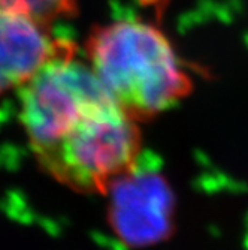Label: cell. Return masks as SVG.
Listing matches in <instances>:
<instances>
[{"label": "cell", "mask_w": 248, "mask_h": 250, "mask_svg": "<svg viewBox=\"0 0 248 250\" xmlns=\"http://www.w3.org/2000/svg\"><path fill=\"white\" fill-rule=\"evenodd\" d=\"M87 56L109 96L134 120L171 108L191 88L169 39L142 21L96 27L87 41Z\"/></svg>", "instance_id": "6da1fadb"}, {"label": "cell", "mask_w": 248, "mask_h": 250, "mask_svg": "<svg viewBox=\"0 0 248 250\" xmlns=\"http://www.w3.org/2000/svg\"><path fill=\"white\" fill-rule=\"evenodd\" d=\"M139 143L134 119L109 99L84 116L39 161L74 189L97 192L134 165Z\"/></svg>", "instance_id": "7a4b0ae2"}, {"label": "cell", "mask_w": 248, "mask_h": 250, "mask_svg": "<svg viewBox=\"0 0 248 250\" xmlns=\"http://www.w3.org/2000/svg\"><path fill=\"white\" fill-rule=\"evenodd\" d=\"M69 41L21 85V122L32 148L42 156L93 108L112 99Z\"/></svg>", "instance_id": "3957f363"}, {"label": "cell", "mask_w": 248, "mask_h": 250, "mask_svg": "<svg viewBox=\"0 0 248 250\" xmlns=\"http://www.w3.org/2000/svg\"><path fill=\"white\" fill-rule=\"evenodd\" d=\"M134 165L111 183L112 219L126 241L144 244L165 235L169 228L171 195L154 172ZM109 186V188H111Z\"/></svg>", "instance_id": "277c9868"}, {"label": "cell", "mask_w": 248, "mask_h": 250, "mask_svg": "<svg viewBox=\"0 0 248 250\" xmlns=\"http://www.w3.org/2000/svg\"><path fill=\"white\" fill-rule=\"evenodd\" d=\"M38 22L12 12H0V96L22 85L61 47Z\"/></svg>", "instance_id": "5b68a950"}, {"label": "cell", "mask_w": 248, "mask_h": 250, "mask_svg": "<svg viewBox=\"0 0 248 250\" xmlns=\"http://www.w3.org/2000/svg\"><path fill=\"white\" fill-rule=\"evenodd\" d=\"M76 0H0V12H12L48 27L60 17L74 14Z\"/></svg>", "instance_id": "8992f818"}]
</instances>
